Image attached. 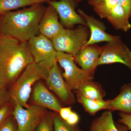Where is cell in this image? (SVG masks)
<instances>
[{
	"mask_svg": "<svg viewBox=\"0 0 131 131\" xmlns=\"http://www.w3.org/2000/svg\"><path fill=\"white\" fill-rule=\"evenodd\" d=\"M101 47L92 45L83 47L74 57V61L93 77L98 66L99 58L101 52Z\"/></svg>",
	"mask_w": 131,
	"mask_h": 131,
	"instance_id": "4fadbf2b",
	"label": "cell"
},
{
	"mask_svg": "<svg viewBox=\"0 0 131 131\" xmlns=\"http://www.w3.org/2000/svg\"><path fill=\"white\" fill-rule=\"evenodd\" d=\"M118 2V0H103L93 6L94 11L101 18H107Z\"/></svg>",
	"mask_w": 131,
	"mask_h": 131,
	"instance_id": "44dd1931",
	"label": "cell"
},
{
	"mask_svg": "<svg viewBox=\"0 0 131 131\" xmlns=\"http://www.w3.org/2000/svg\"><path fill=\"white\" fill-rule=\"evenodd\" d=\"M48 3L57 11L63 26L69 28L77 24L87 26L84 18L75 11V5L72 0L50 1Z\"/></svg>",
	"mask_w": 131,
	"mask_h": 131,
	"instance_id": "9c48e42d",
	"label": "cell"
},
{
	"mask_svg": "<svg viewBox=\"0 0 131 131\" xmlns=\"http://www.w3.org/2000/svg\"><path fill=\"white\" fill-rule=\"evenodd\" d=\"M118 3L122 7L129 18L131 16V0H118Z\"/></svg>",
	"mask_w": 131,
	"mask_h": 131,
	"instance_id": "83f0119b",
	"label": "cell"
},
{
	"mask_svg": "<svg viewBox=\"0 0 131 131\" xmlns=\"http://www.w3.org/2000/svg\"><path fill=\"white\" fill-rule=\"evenodd\" d=\"M12 111V105L9 103L0 108V127L9 117Z\"/></svg>",
	"mask_w": 131,
	"mask_h": 131,
	"instance_id": "cb8c5ba5",
	"label": "cell"
},
{
	"mask_svg": "<svg viewBox=\"0 0 131 131\" xmlns=\"http://www.w3.org/2000/svg\"><path fill=\"white\" fill-rule=\"evenodd\" d=\"M28 45L36 63L49 71L57 63V51L50 39L40 34L31 39Z\"/></svg>",
	"mask_w": 131,
	"mask_h": 131,
	"instance_id": "5b68a950",
	"label": "cell"
},
{
	"mask_svg": "<svg viewBox=\"0 0 131 131\" xmlns=\"http://www.w3.org/2000/svg\"><path fill=\"white\" fill-rule=\"evenodd\" d=\"M12 99L9 92L6 89L0 88V108L9 103Z\"/></svg>",
	"mask_w": 131,
	"mask_h": 131,
	"instance_id": "4316f807",
	"label": "cell"
},
{
	"mask_svg": "<svg viewBox=\"0 0 131 131\" xmlns=\"http://www.w3.org/2000/svg\"><path fill=\"white\" fill-rule=\"evenodd\" d=\"M0 131H18L12 117H9L0 127Z\"/></svg>",
	"mask_w": 131,
	"mask_h": 131,
	"instance_id": "484cf974",
	"label": "cell"
},
{
	"mask_svg": "<svg viewBox=\"0 0 131 131\" xmlns=\"http://www.w3.org/2000/svg\"><path fill=\"white\" fill-rule=\"evenodd\" d=\"M78 12L86 20L87 26L89 27L91 31L90 37L83 47L99 42H109L120 39L119 36H114L106 32L105 27L98 20L88 15L81 9H78Z\"/></svg>",
	"mask_w": 131,
	"mask_h": 131,
	"instance_id": "8fae6325",
	"label": "cell"
},
{
	"mask_svg": "<svg viewBox=\"0 0 131 131\" xmlns=\"http://www.w3.org/2000/svg\"><path fill=\"white\" fill-rule=\"evenodd\" d=\"M107 18L117 30L126 32L131 28L129 18L123 8L118 3L112 9Z\"/></svg>",
	"mask_w": 131,
	"mask_h": 131,
	"instance_id": "2e32d148",
	"label": "cell"
},
{
	"mask_svg": "<svg viewBox=\"0 0 131 131\" xmlns=\"http://www.w3.org/2000/svg\"><path fill=\"white\" fill-rule=\"evenodd\" d=\"M57 62L64 70L63 77L71 90L77 91L83 84L92 80L93 77L76 65L71 54L57 51Z\"/></svg>",
	"mask_w": 131,
	"mask_h": 131,
	"instance_id": "8992f818",
	"label": "cell"
},
{
	"mask_svg": "<svg viewBox=\"0 0 131 131\" xmlns=\"http://www.w3.org/2000/svg\"><path fill=\"white\" fill-rule=\"evenodd\" d=\"M54 116L51 114L47 113L35 131H54Z\"/></svg>",
	"mask_w": 131,
	"mask_h": 131,
	"instance_id": "603a6c76",
	"label": "cell"
},
{
	"mask_svg": "<svg viewBox=\"0 0 131 131\" xmlns=\"http://www.w3.org/2000/svg\"><path fill=\"white\" fill-rule=\"evenodd\" d=\"M107 101V110L131 114V83L124 84L115 98Z\"/></svg>",
	"mask_w": 131,
	"mask_h": 131,
	"instance_id": "9a60e30c",
	"label": "cell"
},
{
	"mask_svg": "<svg viewBox=\"0 0 131 131\" xmlns=\"http://www.w3.org/2000/svg\"><path fill=\"white\" fill-rule=\"evenodd\" d=\"M71 107H62L60 109L59 113V116L64 120H66L72 112Z\"/></svg>",
	"mask_w": 131,
	"mask_h": 131,
	"instance_id": "f546056e",
	"label": "cell"
},
{
	"mask_svg": "<svg viewBox=\"0 0 131 131\" xmlns=\"http://www.w3.org/2000/svg\"><path fill=\"white\" fill-rule=\"evenodd\" d=\"M34 62L28 42L0 34V88L14 84L26 67Z\"/></svg>",
	"mask_w": 131,
	"mask_h": 131,
	"instance_id": "6da1fadb",
	"label": "cell"
},
{
	"mask_svg": "<svg viewBox=\"0 0 131 131\" xmlns=\"http://www.w3.org/2000/svg\"><path fill=\"white\" fill-rule=\"evenodd\" d=\"M76 1H82V0H76Z\"/></svg>",
	"mask_w": 131,
	"mask_h": 131,
	"instance_id": "836d02e7",
	"label": "cell"
},
{
	"mask_svg": "<svg viewBox=\"0 0 131 131\" xmlns=\"http://www.w3.org/2000/svg\"><path fill=\"white\" fill-rule=\"evenodd\" d=\"M103 1V0H89L88 3L90 5L94 6L98 5Z\"/></svg>",
	"mask_w": 131,
	"mask_h": 131,
	"instance_id": "1f68e13d",
	"label": "cell"
},
{
	"mask_svg": "<svg viewBox=\"0 0 131 131\" xmlns=\"http://www.w3.org/2000/svg\"><path fill=\"white\" fill-rule=\"evenodd\" d=\"M58 19L57 11L49 5L46 9L39 24L40 34L52 40L61 34L64 28Z\"/></svg>",
	"mask_w": 131,
	"mask_h": 131,
	"instance_id": "7c38bea8",
	"label": "cell"
},
{
	"mask_svg": "<svg viewBox=\"0 0 131 131\" xmlns=\"http://www.w3.org/2000/svg\"><path fill=\"white\" fill-rule=\"evenodd\" d=\"M90 131H119L114 122L112 112L108 110L94 120Z\"/></svg>",
	"mask_w": 131,
	"mask_h": 131,
	"instance_id": "ac0fdd59",
	"label": "cell"
},
{
	"mask_svg": "<svg viewBox=\"0 0 131 131\" xmlns=\"http://www.w3.org/2000/svg\"><path fill=\"white\" fill-rule=\"evenodd\" d=\"M89 32L84 26H80L74 29H64L52 40L57 51H61L73 55L74 57L87 43Z\"/></svg>",
	"mask_w": 131,
	"mask_h": 131,
	"instance_id": "277c9868",
	"label": "cell"
},
{
	"mask_svg": "<svg viewBox=\"0 0 131 131\" xmlns=\"http://www.w3.org/2000/svg\"><path fill=\"white\" fill-rule=\"evenodd\" d=\"M38 3L33 0H0V15L19 8Z\"/></svg>",
	"mask_w": 131,
	"mask_h": 131,
	"instance_id": "ffe728a7",
	"label": "cell"
},
{
	"mask_svg": "<svg viewBox=\"0 0 131 131\" xmlns=\"http://www.w3.org/2000/svg\"><path fill=\"white\" fill-rule=\"evenodd\" d=\"M33 98L35 105L59 112L62 106L57 98L42 83L38 82L34 90Z\"/></svg>",
	"mask_w": 131,
	"mask_h": 131,
	"instance_id": "5bb4252c",
	"label": "cell"
},
{
	"mask_svg": "<svg viewBox=\"0 0 131 131\" xmlns=\"http://www.w3.org/2000/svg\"><path fill=\"white\" fill-rule=\"evenodd\" d=\"M79 117L76 113L72 111L66 122L70 125L75 126L79 122Z\"/></svg>",
	"mask_w": 131,
	"mask_h": 131,
	"instance_id": "f1b7e54d",
	"label": "cell"
},
{
	"mask_svg": "<svg viewBox=\"0 0 131 131\" xmlns=\"http://www.w3.org/2000/svg\"><path fill=\"white\" fill-rule=\"evenodd\" d=\"M49 71L34 62L28 64L13 84L9 93L14 103L27 108L32 86L41 79H47Z\"/></svg>",
	"mask_w": 131,
	"mask_h": 131,
	"instance_id": "3957f363",
	"label": "cell"
},
{
	"mask_svg": "<svg viewBox=\"0 0 131 131\" xmlns=\"http://www.w3.org/2000/svg\"><path fill=\"white\" fill-rule=\"evenodd\" d=\"M119 131H129L126 126L119 123H115Z\"/></svg>",
	"mask_w": 131,
	"mask_h": 131,
	"instance_id": "4dcf8cb0",
	"label": "cell"
},
{
	"mask_svg": "<svg viewBox=\"0 0 131 131\" xmlns=\"http://www.w3.org/2000/svg\"><path fill=\"white\" fill-rule=\"evenodd\" d=\"M46 8L40 3L0 15L1 34L21 42H28L40 35L39 25Z\"/></svg>",
	"mask_w": 131,
	"mask_h": 131,
	"instance_id": "7a4b0ae2",
	"label": "cell"
},
{
	"mask_svg": "<svg viewBox=\"0 0 131 131\" xmlns=\"http://www.w3.org/2000/svg\"><path fill=\"white\" fill-rule=\"evenodd\" d=\"M77 100L83 106L85 110L91 115H94L98 111L107 109V101L104 100H91L77 94Z\"/></svg>",
	"mask_w": 131,
	"mask_h": 131,
	"instance_id": "d6986e66",
	"label": "cell"
},
{
	"mask_svg": "<svg viewBox=\"0 0 131 131\" xmlns=\"http://www.w3.org/2000/svg\"><path fill=\"white\" fill-rule=\"evenodd\" d=\"M12 114L18 125V131H35L46 113V108L34 105L27 108L14 103Z\"/></svg>",
	"mask_w": 131,
	"mask_h": 131,
	"instance_id": "52a82bcc",
	"label": "cell"
},
{
	"mask_svg": "<svg viewBox=\"0 0 131 131\" xmlns=\"http://www.w3.org/2000/svg\"><path fill=\"white\" fill-rule=\"evenodd\" d=\"M47 86L62 101L66 103H72L74 96L71 90L61 74L57 63L49 71L46 80Z\"/></svg>",
	"mask_w": 131,
	"mask_h": 131,
	"instance_id": "30bf717a",
	"label": "cell"
},
{
	"mask_svg": "<svg viewBox=\"0 0 131 131\" xmlns=\"http://www.w3.org/2000/svg\"><path fill=\"white\" fill-rule=\"evenodd\" d=\"M98 66L119 63L126 66L131 71V51L120 39L107 42L101 47Z\"/></svg>",
	"mask_w": 131,
	"mask_h": 131,
	"instance_id": "ba28073f",
	"label": "cell"
},
{
	"mask_svg": "<svg viewBox=\"0 0 131 131\" xmlns=\"http://www.w3.org/2000/svg\"><path fill=\"white\" fill-rule=\"evenodd\" d=\"M76 91L77 94L88 99L96 100H103L105 95V91L100 85L92 80L82 84Z\"/></svg>",
	"mask_w": 131,
	"mask_h": 131,
	"instance_id": "e0dca14e",
	"label": "cell"
},
{
	"mask_svg": "<svg viewBox=\"0 0 131 131\" xmlns=\"http://www.w3.org/2000/svg\"><path fill=\"white\" fill-rule=\"evenodd\" d=\"M119 115L120 118L118 123L125 126L129 130L131 131V114L120 112Z\"/></svg>",
	"mask_w": 131,
	"mask_h": 131,
	"instance_id": "d4e9b609",
	"label": "cell"
},
{
	"mask_svg": "<svg viewBox=\"0 0 131 131\" xmlns=\"http://www.w3.org/2000/svg\"><path fill=\"white\" fill-rule=\"evenodd\" d=\"M54 131H82L75 126L68 125L59 115L54 116Z\"/></svg>",
	"mask_w": 131,
	"mask_h": 131,
	"instance_id": "7402d4cb",
	"label": "cell"
},
{
	"mask_svg": "<svg viewBox=\"0 0 131 131\" xmlns=\"http://www.w3.org/2000/svg\"><path fill=\"white\" fill-rule=\"evenodd\" d=\"M33 1L37 2L38 3H42L43 2L46 1H52V0H33Z\"/></svg>",
	"mask_w": 131,
	"mask_h": 131,
	"instance_id": "d6a6232c",
	"label": "cell"
}]
</instances>
